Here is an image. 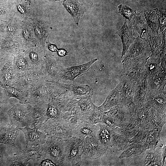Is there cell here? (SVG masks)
Wrapping results in <instances>:
<instances>
[{
  "label": "cell",
  "instance_id": "836d02e7",
  "mask_svg": "<svg viewBox=\"0 0 166 166\" xmlns=\"http://www.w3.org/2000/svg\"><path fill=\"white\" fill-rule=\"evenodd\" d=\"M118 106H122V104L120 93L116 87L109 93L104 103L98 109L101 113H103Z\"/></svg>",
  "mask_w": 166,
  "mask_h": 166
},
{
  "label": "cell",
  "instance_id": "cb8c5ba5",
  "mask_svg": "<svg viewBox=\"0 0 166 166\" xmlns=\"http://www.w3.org/2000/svg\"><path fill=\"white\" fill-rule=\"evenodd\" d=\"M63 5L73 18L75 24L79 26L80 18L84 12L83 4L78 0H64Z\"/></svg>",
  "mask_w": 166,
  "mask_h": 166
},
{
  "label": "cell",
  "instance_id": "6da1fadb",
  "mask_svg": "<svg viewBox=\"0 0 166 166\" xmlns=\"http://www.w3.org/2000/svg\"><path fill=\"white\" fill-rule=\"evenodd\" d=\"M158 10L156 9L142 11L147 25V38L145 39L149 44L151 52L158 51L161 44L162 36L159 32Z\"/></svg>",
  "mask_w": 166,
  "mask_h": 166
},
{
  "label": "cell",
  "instance_id": "8d00e7d4",
  "mask_svg": "<svg viewBox=\"0 0 166 166\" xmlns=\"http://www.w3.org/2000/svg\"><path fill=\"white\" fill-rule=\"evenodd\" d=\"M129 139L113 128L110 146L117 151H124L128 144Z\"/></svg>",
  "mask_w": 166,
  "mask_h": 166
},
{
  "label": "cell",
  "instance_id": "7dc6e473",
  "mask_svg": "<svg viewBox=\"0 0 166 166\" xmlns=\"http://www.w3.org/2000/svg\"><path fill=\"white\" fill-rule=\"evenodd\" d=\"M92 97L77 100V105L82 115L91 111L97 108L92 102Z\"/></svg>",
  "mask_w": 166,
  "mask_h": 166
},
{
  "label": "cell",
  "instance_id": "f5cc1de1",
  "mask_svg": "<svg viewBox=\"0 0 166 166\" xmlns=\"http://www.w3.org/2000/svg\"><path fill=\"white\" fill-rule=\"evenodd\" d=\"M119 12L126 19L129 20L135 12V11L133 10L129 7L126 6L120 5L118 6Z\"/></svg>",
  "mask_w": 166,
  "mask_h": 166
},
{
  "label": "cell",
  "instance_id": "f546056e",
  "mask_svg": "<svg viewBox=\"0 0 166 166\" xmlns=\"http://www.w3.org/2000/svg\"><path fill=\"white\" fill-rule=\"evenodd\" d=\"M115 34L118 35L122 40L123 49L121 58H122L135 38L133 36L132 30L127 25V19H125L123 26Z\"/></svg>",
  "mask_w": 166,
  "mask_h": 166
},
{
  "label": "cell",
  "instance_id": "e7e4bbea",
  "mask_svg": "<svg viewBox=\"0 0 166 166\" xmlns=\"http://www.w3.org/2000/svg\"><path fill=\"white\" fill-rule=\"evenodd\" d=\"M0 157H1V156H0Z\"/></svg>",
  "mask_w": 166,
  "mask_h": 166
},
{
  "label": "cell",
  "instance_id": "d590c367",
  "mask_svg": "<svg viewBox=\"0 0 166 166\" xmlns=\"http://www.w3.org/2000/svg\"><path fill=\"white\" fill-rule=\"evenodd\" d=\"M147 149L145 144L128 143L125 149L119 157V159L134 157L141 154Z\"/></svg>",
  "mask_w": 166,
  "mask_h": 166
},
{
  "label": "cell",
  "instance_id": "52a82bcc",
  "mask_svg": "<svg viewBox=\"0 0 166 166\" xmlns=\"http://www.w3.org/2000/svg\"><path fill=\"white\" fill-rule=\"evenodd\" d=\"M28 104L21 103L14 105L8 112L10 124L18 129L31 124L29 115Z\"/></svg>",
  "mask_w": 166,
  "mask_h": 166
},
{
  "label": "cell",
  "instance_id": "03108f58",
  "mask_svg": "<svg viewBox=\"0 0 166 166\" xmlns=\"http://www.w3.org/2000/svg\"></svg>",
  "mask_w": 166,
  "mask_h": 166
},
{
  "label": "cell",
  "instance_id": "7402d4cb",
  "mask_svg": "<svg viewBox=\"0 0 166 166\" xmlns=\"http://www.w3.org/2000/svg\"><path fill=\"white\" fill-rule=\"evenodd\" d=\"M102 113L113 117L118 124L117 127H120L131 121V115L126 106H118Z\"/></svg>",
  "mask_w": 166,
  "mask_h": 166
},
{
  "label": "cell",
  "instance_id": "8992f818",
  "mask_svg": "<svg viewBox=\"0 0 166 166\" xmlns=\"http://www.w3.org/2000/svg\"><path fill=\"white\" fill-rule=\"evenodd\" d=\"M43 78L41 71L29 70L16 73L11 86L28 91Z\"/></svg>",
  "mask_w": 166,
  "mask_h": 166
},
{
  "label": "cell",
  "instance_id": "e575fe53",
  "mask_svg": "<svg viewBox=\"0 0 166 166\" xmlns=\"http://www.w3.org/2000/svg\"><path fill=\"white\" fill-rule=\"evenodd\" d=\"M22 24V21L13 16L6 21V37L14 38L19 36Z\"/></svg>",
  "mask_w": 166,
  "mask_h": 166
},
{
  "label": "cell",
  "instance_id": "4fadbf2b",
  "mask_svg": "<svg viewBox=\"0 0 166 166\" xmlns=\"http://www.w3.org/2000/svg\"><path fill=\"white\" fill-rule=\"evenodd\" d=\"M122 76L116 87L120 93L122 106H127L133 103L136 81L128 76Z\"/></svg>",
  "mask_w": 166,
  "mask_h": 166
},
{
  "label": "cell",
  "instance_id": "5b68a950",
  "mask_svg": "<svg viewBox=\"0 0 166 166\" xmlns=\"http://www.w3.org/2000/svg\"><path fill=\"white\" fill-rule=\"evenodd\" d=\"M148 59L145 58L124 59L122 61V75L128 76L136 81L144 77L146 75L145 65Z\"/></svg>",
  "mask_w": 166,
  "mask_h": 166
},
{
  "label": "cell",
  "instance_id": "3957f363",
  "mask_svg": "<svg viewBox=\"0 0 166 166\" xmlns=\"http://www.w3.org/2000/svg\"><path fill=\"white\" fill-rule=\"evenodd\" d=\"M83 140L72 137L65 140L63 166H79L81 164Z\"/></svg>",
  "mask_w": 166,
  "mask_h": 166
},
{
  "label": "cell",
  "instance_id": "680465c9",
  "mask_svg": "<svg viewBox=\"0 0 166 166\" xmlns=\"http://www.w3.org/2000/svg\"><path fill=\"white\" fill-rule=\"evenodd\" d=\"M45 45L48 49L52 52H57L58 49L55 45L51 43L49 40L46 42Z\"/></svg>",
  "mask_w": 166,
  "mask_h": 166
},
{
  "label": "cell",
  "instance_id": "ffe728a7",
  "mask_svg": "<svg viewBox=\"0 0 166 166\" xmlns=\"http://www.w3.org/2000/svg\"><path fill=\"white\" fill-rule=\"evenodd\" d=\"M59 85L77 100L92 97L93 93L92 88L88 85L78 83L65 84L58 82Z\"/></svg>",
  "mask_w": 166,
  "mask_h": 166
},
{
  "label": "cell",
  "instance_id": "ee69618b",
  "mask_svg": "<svg viewBox=\"0 0 166 166\" xmlns=\"http://www.w3.org/2000/svg\"><path fill=\"white\" fill-rule=\"evenodd\" d=\"M13 65L15 73L30 70L23 52L14 57Z\"/></svg>",
  "mask_w": 166,
  "mask_h": 166
},
{
  "label": "cell",
  "instance_id": "9c48e42d",
  "mask_svg": "<svg viewBox=\"0 0 166 166\" xmlns=\"http://www.w3.org/2000/svg\"><path fill=\"white\" fill-rule=\"evenodd\" d=\"M108 146L103 145L97 136H87L83 140L82 155L91 159H96L102 156Z\"/></svg>",
  "mask_w": 166,
  "mask_h": 166
},
{
  "label": "cell",
  "instance_id": "74e56055",
  "mask_svg": "<svg viewBox=\"0 0 166 166\" xmlns=\"http://www.w3.org/2000/svg\"><path fill=\"white\" fill-rule=\"evenodd\" d=\"M160 131L156 130H149L147 136L144 144L147 149H155L161 147L163 144L160 139Z\"/></svg>",
  "mask_w": 166,
  "mask_h": 166
},
{
  "label": "cell",
  "instance_id": "816d5d0a",
  "mask_svg": "<svg viewBox=\"0 0 166 166\" xmlns=\"http://www.w3.org/2000/svg\"><path fill=\"white\" fill-rule=\"evenodd\" d=\"M100 120V123H104L112 128L118 126V124L113 117L106 115L102 113H101Z\"/></svg>",
  "mask_w": 166,
  "mask_h": 166
},
{
  "label": "cell",
  "instance_id": "94428289",
  "mask_svg": "<svg viewBox=\"0 0 166 166\" xmlns=\"http://www.w3.org/2000/svg\"><path fill=\"white\" fill-rule=\"evenodd\" d=\"M166 146H164L162 150V166H164L166 158Z\"/></svg>",
  "mask_w": 166,
  "mask_h": 166
},
{
  "label": "cell",
  "instance_id": "e0dca14e",
  "mask_svg": "<svg viewBox=\"0 0 166 166\" xmlns=\"http://www.w3.org/2000/svg\"><path fill=\"white\" fill-rule=\"evenodd\" d=\"M35 1L16 0L11 2L13 16L22 21L31 18Z\"/></svg>",
  "mask_w": 166,
  "mask_h": 166
},
{
  "label": "cell",
  "instance_id": "91938a15",
  "mask_svg": "<svg viewBox=\"0 0 166 166\" xmlns=\"http://www.w3.org/2000/svg\"><path fill=\"white\" fill-rule=\"evenodd\" d=\"M57 52L58 55L60 57H64L69 54L68 52L63 49H58Z\"/></svg>",
  "mask_w": 166,
  "mask_h": 166
},
{
  "label": "cell",
  "instance_id": "4316f807",
  "mask_svg": "<svg viewBox=\"0 0 166 166\" xmlns=\"http://www.w3.org/2000/svg\"><path fill=\"white\" fill-rule=\"evenodd\" d=\"M81 117V113L77 104L70 110L63 113L60 119L73 131L82 123Z\"/></svg>",
  "mask_w": 166,
  "mask_h": 166
},
{
  "label": "cell",
  "instance_id": "f6af8a7d",
  "mask_svg": "<svg viewBox=\"0 0 166 166\" xmlns=\"http://www.w3.org/2000/svg\"><path fill=\"white\" fill-rule=\"evenodd\" d=\"M101 113L97 107L93 110L82 114L81 117L82 122L92 124L100 123Z\"/></svg>",
  "mask_w": 166,
  "mask_h": 166
},
{
  "label": "cell",
  "instance_id": "f907efd6",
  "mask_svg": "<svg viewBox=\"0 0 166 166\" xmlns=\"http://www.w3.org/2000/svg\"><path fill=\"white\" fill-rule=\"evenodd\" d=\"M31 164L34 166H58L57 164L52 160L46 157L41 156Z\"/></svg>",
  "mask_w": 166,
  "mask_h": 166
},
{
  "label": "cell",
  "instance_id": "be15d7a7",
  "mask_svg": "<svg viewBox=\"0 0 166 166\" xmlns=\"http://www.w3.org/2000/svg\"><path fill=\"white\" fill-rule=\"evenodd\" d=\"M6 0L10 3L13 2V1H15V0Z\"/></svg>",
  "mask_w": 166,
  "mask_h": 166
},
{
  "label": "cell",
  "instance_id": "9f6ffc18",
  "mask_svg": "<svg viewBox=\"0 0 166 166\" xmlns=\"http://www.w3.org/2000/svg\"><path fill=\"white\" fill-rule=\"evenodd\" d=\"M6 22L0 21V40L6 37Z\"/></svg>",
  "mask_w": 166,
  "mask_h": 166
},
{
  "label": "cell",
  "instance_id": "ac0fdd59",
  "mask_svg": "<svg viewBox=\"0 0 166 166\" xmlns=\"http://www.w3.org/2000/svg\"><path fill=\"white\" fill-rule=\"evenodd\" d=\"M20 37L22 42L24 50L28 48L39 45L36 37L31 18L22 21Z\"/></svg>",
  "mask_w": 166,
  "mask_h": 166
},
{
  "label": "cell",
  "instance_id": "7a4b0ae2",
  "mask_svg": "<svg viewBox=\"0 0 166 166\" xmlns=\"http://www.w3.org/2000/svg\"><path fill=\"white\" fill-rule=\"evenodd\" d=\"M40 149L41 156L52 160L58 166H63L65 140L48 137L45 143L40 146Z\"/></svg>",
  "mask_w": 166,
  "mask_h": 166
},
{
  "label": "cell",
  "instance_id": "2e32d148",
  "mask_svg": "<svg viewBox=\"0 0 166 166\" xmlns=\"http://www.w3.org/2000/svg\"><path fill=\"white\" fill-rule=\"evenodd\" d=\"M98 59V58H95L81 65L63 68L59 74L58 82L61 80L73 81L75 78L87 72L92 65Z\"/></svg>",
  "mask_w": 166,
  "mask_h": 166
},
{
  "label": "cell",
  "instance_id": "9a60e30c",
  "mask_svg": "<svg viewBox=\"0 0 166 166\" xmlns=\"http://www.w3.org/2000/svg\"><path fill=\"white\" fill-rule=\"evenodd\" d=\"M24 51L23 45L20 37H6L0 40V53L14 56Z\"/></svg>",
  "mask_w": 166,
  "mask_h": 166
},
{
  "label": "cell",
  "instance_id": "6f0895ef",
  "mask_svg": "<svg viewBox=\"0 0 166 166\" xmlns=\"http://www.w3.org/2000/svg\"><path fill=\"white\" fill-rule=\"evenodd\" d=\"M8 99L9 98L4 89L0 85V107L2 104L5 103Z\"/></svg>",
  "mask_w": 166,
  "mask_h": 166
},
{
  "label": "cell",
  "instance_id": "d6986e66",
  "mask_svg": "<svg viewBox=\"0 0 166 166\" xmlns=\"http://www.w3.org/2000/svg\"><path fill=\"white\" fill-rule=\"evenodd\" d=\"M19 129L24 134L27 147L40 146L45 143L48 137L47 134L43 130L41 132L35 128H30V126Z\"/></svg>",
  "mask_w": 166,
  "mask_h": 166
},
{
  "label": "cell",
  "instance_id": "b9f144b4",
  "mask_svg": "<svg viewBox=\"0 0 166 166\" xmlns=\"http://www.w3.org/2000/svg\"><path fill=\"white\" fill-rule=\"evenodd\" d=\"M100 129L97 134V138L104 145L110 146L113 128L102 123H99Z\"/></svg>",
  "mask_w": 166,
  "mask_h": 166
},
{
  "label": "cell",
  "instance_id": "d4e9b609",
  "mask_svg": "<svg viewBox=\"0 0 166 166\" xmlns=\"http://www.w3.org/2000/svg\"><path fill=\"white\" fill-rule=\"evenodd\" d=\"M36 37L39 46L45 49L46 39L49 35L48 26L41 19L31 18Z\"/></svg>",
  "mask_w": 166,
  "mask_h": 166
},
{
  "label": "cell",
  "instance_id": "5bb4252c",
  "mask_svg": "<svg viewBox=\"0 0 166 166\" xmlns=\"http://www.w3.org/2000/svg\"><path fill=\"white\" fill-rule=\"evenodd\" d=\"M45 81L42 79L28 91V98L26 104L49 102L50 97Z\"/></svg>",
  "mask_w": 166,
  "mask_h": 166
},
{
  "label": "cell",
  "instance_id": "6125c7cd",
  "mask_svg": "<svg viewBox=\"0 0 166 166\" xmlns=\"http://www.w3.org/2000/svg\"><path fill=\"white\" fill-rule=\"evenodd\" d=\"M51 2H55L57 1H60L61 0H47Z\"/></svg>",
  "mask_w": 166,
  "mask_h": 166
},
{
  "label": "cell",
  "instance_id": "7c38bea8",
  "mask_svg": "<svg viewBox=\"0 0 166 166\" xmlns=\"http://www.w3.org/2000/svg\"><path fill=\"white\" fill-rule=\"evenodd\" d=\"M29 110V115L31 124L39 129L47 120V110L48 103H27Z\"/></svg>",
  "mask_w": 166,
  "mask_h": 166
},
{
  "label": "cell",
  "instance_id": "1f68e13d",
  "mask_svg": "<svg viewBox=\"0 0 166 166\" xmlns=\"http://www.w3.org/2000/svg\"><path fill=\"white\" fill-rule=\"evenodd\" d=\"M11 60L6 63L0 70V85L3 88L12 86L15 73L14 69Z\"/></svg>",
  "mask_w": 166,
  "mask_h": 166
},
{
  "label": "cell",
  "instance_id": "83f0119b",
  "mask_svg": "<svg viewBox=\"0 0 166 166\" xmlns=\"http://www.w3.org/2000/svg\"><path fill=\"white\" fill-rule=\"evenodd\" d=\"M100 127L98 123L95 124L82 123L72 131V136L84 139L87 136H97Z\"/></svg>",
  "mask_w": 166,
  "mask_h": 166
},
{
  "label": "cell",
  "instance_id": "c3c4849f",
  "mask_svg": "<svg viewBox=\"0 0 166 166\" xmlns=\"http://www.w3.org/2000/svg\"><path fill=\"white\" fill-rule=\"evenodd\" d=\"M113 129L115 131L122 134L130 139L137 133L139 127L138 126L129 128H120L117 127Z\"/></svg>",
  "mask_w": 166,
  "mask_h": 166
},
{
  "label": "cell",
  "instance_id": "60d3db41",
  "mask_svg": "<svg viewBox=\"0 0 166 166\" xmlns=\"http://www.w3.org/2000/svg\"><path fill=\"white\" fill-rule=\"evenodd\" d=\"M150 108L151 113V130H156L161 132L166 122V113L159 112L152 108Z\"/></svg>",
  "mask_w": 166,
  "mask_h": 166
},
{
  "label": "cell",
  "instance_id": "30bf717a",
  "mask_svg": "<svg viewBox=\"0 0 166 166\" xmlns=\"http://www.w3.org/2000/svg\"><path fill=\"white\" fill-rule=\"evenodd\" d=\"M151 54V49L147 40L138 35L125 54L124 59L136 58H148Z\"/></svg>",
  "mask_w": 166,
  "mask_h": 166
},
{
  "label": "cell",
  "instance_id": "f1b7e54d",
  "mask_svg": "<svg viewBox=\"0 0 166 166\" xmlns=\"http://www.w3.org/2000/svg\"><path fill=\"white\" fill-rule=\"evenodd\" d=\"M129 27L132 30L133 34L137 33L142 37L147 31V25L144 16L142 11L136 12L129 20Z\"/></svg>",
  "mask_w": 166,
  "mask_h": 166
},
{
  "label": "cell",
  "instance_id": "11a10c76",
  "mask_svg": "<svg viewBox=\"0 0 166 166\" xmlns=\"http://www.w3.org/2000/svg\"><path fill=\"white\" fill-rule=\"evenodd\" d=\"M12 159L10 166H27L29 164L28 161L23 159L22 158L17 156H15Z\"/></svg>",
  "mask_w": 166,
  "mask_h": 166
},
{
  "label": "cell",
  "instance_id": "db71d44e",
  "mask_svg": "<svg viewBox=\"0 0 166 166\" xmlns=\"http://www.w3.org/2000/svg\"><path fill=\"white\" fill-rule=\"evenodd\" d=\"M157 16L159 22V31L162 32L165 28L166 25V14L165 12L157 11Z\"/></svg>",
  "mask_w": 166,
  "mask_h": 166
},
{
  "label": "cell",
  "instance_id": "bcb514c9",
  "mask_svg": "<svg viewBox=\"0 0 166 166\" xmlns=\"http://www.w3.org/2000/svg\"><path fill=\"white\" fill-rule=\"evenodd\" d=\"M13 16L11 3L0 0V21H7Z\"/></svg>",
  "mask_w": 166,
  "mask_h": 166
},
{
  "label": "cell",
  "instance_id": "603a6c76",
  "mask_svg": "<svg viewBox=\"0 0 166 166\" xmlns=\"http://www.w3.org/2000/svg\"><path fill=\"white\" fill-rule=\"evenodd\" d=\"M145 69L147 78H152L161 72L166 71L162 66L159 52L151 53L146 63Z\"/></svg>",
  "mask_w": 166,
  "mask_h": 166
},
{
  "label": "cell",
  "instance_id": "ba28073f",
  "mask_svg": "<svg viewBox=\"0 0 166 166\" xmlns=\"http://www.w3.org/2000/svg\"><path fill=\"white\" fill-rule=\"evenodd\" d=\"M63 68L56 58L46 49L40 71L44 79L46 81L58 82L59 74Z\"/></svg>",
  "mask_w": 166,
  "mask_h": 166
},
{
  "label": "cell",
  "instance_id": "44dd1931",
  "mask_svg": "<svg viewBox=\"0 0 166 166\" xmlns=\"http://www.w3.org/2000/svg\"><path fill=\"white\" fill-rule=\"evenodd\" d=\"M149 92L146 75L136 81L133 98V103L141 107L146 105Z\"/></svg>",
  "mask_w": 166,
  "mask_h": 166
},
{
  "label": "cell",
  "instance_id": "277c9868",
  "mask_svg": "<svg viewBox=\"0 0 166 166\" xmlns=\"http://www.w3.org/2000/svg\"><path fill=\"white\" fill-rule=\"evenodd\" d=\"M39 129L43 130L48 137L65 140L72 136V131L61 119L47 120Z\"/></svg>",
  "mask_w": 166,
  "mask_h": 166
},
{
  "label": "cell",
  "instance_id": "7bdbcfd3",
  "mask_svg": "<svg viewBox=\"0 0 166 166\" xmlns=\"http://www.w3.org/2000/svg\"><path fill=\"white\" fill-rule=\"evenodd\" d=\"M3 88L9 98L14 97L18 99L20 103L26 104L28 98V91L21 90L11 86Z\"/></svg>",
  "mask_w": 166,
  "mask_h": 166
},
{
  "label": "cell",
  "instance_id": "ab89813d",
  "mask_svg": "<svg viewBox=\"0 0 166 166\" xmlns=\"http://www.w3.org/2000/svg\"><path fill=\"white\" fill-rule=\"evenodd\" d=\"M148 149L145 156L144 165L162 166V151Z\"/></svg>",
  "mask_w": 166,
  "mask_h": 166
},
{
  "label": "cell",
  "instance_id": "f35d334b",
  "mask_svg": "<svg viewBox=\"0 0 166 166\" xmlns=\"http://www.w3.org/2000/svg\"><path fill=\"white\" fill-rule=\"evenodd\" d=\"M14 155L21 157L27 161L30 160H35L41 156L40 146L26 147L22 150L14 154Z\"/></svg>",
  "mask_w": 166,
  "mask_h": 166
},
{
  "label": "cell",
  "instance_id": "681fc988",
  "mask_svg": "<svg viewBox=\"0 0 166 166\" xmlns=\"http://www.w3.org/2000/svg\"><path fill=\"white\" fill-rule=\"evenodd\" d=\"M149 131L148 129L139 128L137 133L129 140V143H138L144 144Z\"/></svg>",
  "mask_w": 166,
  "mask_h": 166
},
{
  "label": "cell",
  "instance_id": "484cf974",
  "mask_svg": "<svg viewBox=\"0 0 166 166\" xmlns=\"http://www.w3.org/2000/svg\"><path fill=\"white\" fill-rule=\"evenodd\" d=\"M147 79L149 91L152 95L159 94L165 90L166 71L161 72L152 78Z\"/></svg>",
  "mask_w": 166,
  "mask_h": 166
},
{
  "label": "cell",
  "instance_id": "4dcf8cb0",
  "mask_svg": "<svg viewBox=\"0 0 166 166\" xmlns=\"http://www.w3.org/2000/svg\"><path fill=\"white\" fill-rule=\"evenodd\" d=\"M166 99L165 90L157 95H153L149 91L148 95L146 105L154 109L159 112L166 113Z\"/></svg>",
  "mask_w": 166,
  "mask_h": 166
},
{
  "label": "cell",
  "instance_id": "8fae6325",
  "mask_svg": "<svg viewBox=\"0 0 166 166\" xmlns=\"http://www.w3.org/2000/svg\"><path fill=\"white\" fill-rule=\"evenodd\" d=\"M46 49L38 45L26 49L23 52L30 70L40 71Z\"/></svg>",
  "mask_w": 166,
  "mask_h": 166
},
{
  "label": "cell",
  "instance_id": "d6a6232c",
  "mask_svg": "<svg viewBox=\"0 0 166 166\" xmlns=\"http://www.w3.org/2000/svg\"><path fill=\"white\" fill-rule=\"evenodd\" d=\"M18 129L8 124L0 130V143L15 146V143L19 133Z\"/></svg>",
  "mask_w": 166,
  "mask_h": 166
}]
</instances>
